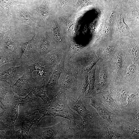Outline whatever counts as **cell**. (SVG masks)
<instances>
[{"mask_svg":"<svg viewBox=\"0 0 139 139\" xmlns=\"http://www.w3.org/2000/svg\"><path fill=\"white\" fill-rule=\"evenodd\" d=\"M67 99L70 108L82 118L84 129L81 139H105L99 121L100 116L95 109L77 99L68 97Z\"/></svg>","mask_w":139,"mask_h":139,"instance_id":"6da1fadb","label":"cell"},{"mask_svg":"<svg viewBox=\"0 0 139 139\" xmlns=\"http://www.w3.org/2000/svg\"><path fill=\"white\" fill-rule=\"evenodd\" d=\"M36 110L38 111L43 115L36 124L35 127L44 117L52 116L55 117H63L69 120L70 123L73 121L77 124L81 133L83 131L84 125L82 117L72 110L68 105L66 96L64 94L60 93L57 94L51 100L48 105Z\"/></svg>","mask_w":139,"mask_h":139,"instance_id":"7a4b0ae2","label":"cell"},{"mask_svg":"<svg viewBox=\"0 0 139 139\" xmlns=\"http://www.w3.org/2000/svg\"><path fill=\"white\" fill-rule=\"evenodd\" d=\"M117 7L118 5L114 6L111 9H106L104 11L95 48L113 40L116 18V10Z\"/></svg>","mask_w":139,"mask_h":139,"instance_id":"3957f363","label":"cell"},{"mask_svg":"<svg viewBox=\"0 0 139 139\" xmlns=\"http://www.w3.org/2000/svg\"><path fill=\"white\" fill-rule=\"evenodd\" d=\"M69 123L65 120L47 128L33 127L32 132L42 139H70L73 129L70 127Z\"/></svg>","mask_w":139,"mask_h":139,"instance_id":"277c9868","label":"cell"},{"mask_svg":"<svg viewBox=\"0 0 139 139\" xmlns=\"http://www.w3.org/2000/svg\"><path fill=\"white\" fill-rule=\"evenodd\" d=\"M128 56L119 48L111 59L107 62L112 81L122 80L123 74L126 68L129 59Z\"/></svg>","mask_w":139,"mask_h":139,"instance_id":"5b68a950","label":"cell"},{"mask_svg":"<svg viewBox=\"0 0 139 139\" xmlns=\"http://www.w3.org/2000/svg\"><path fill=\"white\" fill-rule=\"evenodd\" d=\"M112 81L107 62L99 59L96 64L95 71L94 88L95 91L97 92L109 91Z\"/></svg>","mask_w":139,"mask_h":139,"instance_id":"8992f818","label":"cell"},{"mask_svg":"<svg viewBox=\"0 0 139 139\" xmlns=\"http://www.w3.org/2000/svg\"><path fill=\"white\" fill-rule=\"evenodd\" d=\"M109 91L120 108L126 104L129 95L139 93V89L123 81H112Z\"/></svg>","mask_w":139,"mask_h":139,"instance_id":"52a82bcc","label":"cell"},{"mask_svg":"<svg viewBox=\"0 0 139 139\" xmlns=\"http://www.w3.org/2000/svg\"><path fill=\"white\" fill-rule=\"evenodd\" d=\"M124 20L134 34L139 38V9L138 5H120Z\"/></svg>","mask_w":139,"mask_h":139,"instance_id":"ba28073f","label":"cell"},{"mask_svg":"<svg viewBox=\"0 0 139 139\" xmlns=\"http://www.w3.org/2000/svg\"><path fill=\"white\" fill-rule=\"evenodd\" d=\"M112 127L124 139L139 138V125L131 123L117 115L116 123Z\"/></svg>","mask_w":139,"mask_h":139,"instance_id":"9c48e42d","label":"cell"},{"mask_svg":"<svg viewBox=\"0 0 139 139\" xmlns=\"http://www.w3.org/2000/svg\"><path fill=\"white\" fill-rule=\"evenodd\" d=\"M37 86L36 82L28 69L11 86L13 92L21 96L26 95Z\"/></svg>","mask_w":139,"mask_h":139,"instance_id":"30bf717a","label":"cell"},{"mask_svg":"<svg viewBox=\"0 0 139 139\" xmlns=\"http://www.w3.org/2000/svg\"><path fill=\"white\" fill-rule=\"evenodd\" d=\"M119 48L135 64L139 65V38L123 37L119 39Z\"/></svg>","mask_w":139,"mask_h":139,"instance_id":"8fae6325","label":"cell"},{"mask_svg":"<svg viewBox=\"0 0 139 139\" xmlns=\"http://www.w3.org/2000/svg\"><path fill=\"white\" fill-rule=\"evenodd\" d=\"M127 104L122 106L118 116L132 123L134 118L139 112V93L132 94L127 97Z\"/></svg>","mask_w":139,"mask_h":139,"instance_id":"7c38bea8","label":"cell"},{"mask_svg":"<svg viewBox=\"0 0 139 139\" xmlns=\"http://www.w3.org/2000/svg\"><path fill=\"white\" fill-rule=\"evenodd\" d=\"M116 14L113 40H117L123 37L137 38L133 33L125 21L124 14L118 6L116 10Z\"/></svg>","mask_w":139,"mask_h":139,"instance_id":"4fadbf2b","label":"cell"},{"mask_svg":"<svg viewBox=\"0 0 139 139\" xmlns=\"http://www.w3.org/2000/svg\"><path fill=\"white\" fill-rule=\"evenodd\" d=\"M28 69L24 64L19 66H13L8 68H0V81L12 86Z\"/></svg>","mask_w":139,"mask_h":139,"instance_id":"5bb4252c","label":"cell"},{"mask_svg":"<svg viewBox=\"0 0 139 139\" xmlns=\"http://www.w3.org/2000/svg\"><path fill=\"white\" fill-rule=\"evenodd\" d=\"M119 39L95 48V52L99 59L108 62L112 58L119 47Z\"/></svg>","mask_w":139,"mask_h":139,"instance_id":"9a60e30c","label":"cell"},{"mask_svg":"<svg viewBox=\"0 0 139 139\" xmlns=\"http://www.w3.org/2000/svg\"><path fill=\"white\" fill-rule=\"evenodd\" d=\"M121 81L139 89V66L134 64L130 58Z\"/></svg>","mask_w":139,"mask_h":139,"instance_id":"2e32d148","label":"cell"},{"mask_svg":"<svg viewBox=\"0 0 139 139\" xmlns=\"http://www.w3.org/2000/svg\"><path fill=\"white\" fill-rule=\"evenodd\" d=\"M83 102L88 103L93 107L101 117L103 119L108 122L111 126L115 125L117 115L108 110L102 103L94 98L88 99Z\"/></svg>","mask_w":139,"mask_h":139,"instance_id":"e0dca14e","label":"cell"},{"mask_svg":"<svg viewBox=\"0 0 139 139\" xmlns=\"http://www.w3.org/2000/svg\"><path fill=\"white\" fill-rule=\"evenodd\" d=\"M22 43L19 42L14 38L4 34L0 42V48L9 53L16 58H19L21 54V46Z\"/></svg>","mask_w":139,"mask_h":139,"instance_id":"ac0fdd59","label":"cell"},{"mask_svg":"<svg viewBox=\"0 0 139 139\" xmlns=\"http://www.w3.org/2000/svg\"><path fill=\"white\" fill-rule=\"evenodd\" d=\"M14 97L18 101L19 104L28 107L32 106L34 110L36 109L48 105L49 104L45 103L37 95L30 92L24 97H21L16 95Z\"/></svg>","mask_w":139,"mask_h":139,"instance_id":"d6986e66","label":"cell"},{"mask_svg":"<svg viewBox=\"0 0 139 139\" xmlns=\"http://www.w3.org/2000/svg\"><path fill=\"white\" fill-rule=\"evenodd\" d=\"M94 98L104 105L109 107L117 115H119L121 109L116 101L112 97L109 91L97 92Z\"/></svg>","mask_w":139,"mask_h":139,"instance_id":"ffe728a7","label":"cell"},{"mask_svg":"<svg viewBox=\"0 0 139 139\" xmlns=\"http://www.w3.org/2000/svg\"><path fill=\"white\" fill-rule=\"evenodd\" d=\"M106 121L100 116L99 124L106 139H124L122 135L114 130L111 125L107 124Z\"/></svg>","mask_w":139,"mask_h":139,"instance_id":"44dd1931","label":"cell"},{"mask_svg":"<svg viewBox=\"0 0 139 139\" xmlns=\"http://www.w3.org/2000/svg\"><path fill=\"white\" fill-rule=\"evenodd\" d=\"M14 93L11 86L4 82L0 81V99L7 97L12 98Z\"/></svg>","mask_w":139,"mask_h":139,"instance_id":"7402d4cb","label":"cell"},{"mask_svg":"<svg viewBox=\"0 0 139 139\" xmlns=\"http://www.w3.org/2000/svg\"><path fill=\"white\" fill-rule=\"evenodd\" d=\"M17 58L0 48V67L8 64H12L15 66Z\"/></svg>","mask_w":139,"mask_h":139,"instance_id":"603a6c76","label":"cell"},{"mask_svg":"<svg viewBox=\"0 0 139 139\" xmlns=\"http://www.w3.org/2000/svg\"><path fill=\"white\" fill-rule=\"evenodd\" d=\"M36 112L35 111L32 114L28 116L22 123V128L21 129L25 131L28 135L29 131L32 126L36 121L37 122L39 119L38 118L35 119V114Z\"/></svg>","mask_w":139,"mask_h":139,"instance_id":"cb8c5ba5","label":"cell"},{"mask_svg":"<svg viewBox=\"0 0 139 139\" xmlns=\"http://www.w3.org/2000/svg\"><path fill=\"white\" fill-rule=\"evenodd\" d=\"M9 24L6 16L3 12L0 11V42L6 32L8 29Z\"/></svg>","mask_w":139,"mask_h":139,"instance_id":"d4e9b609","label":"cell"},{"mask_svg":"<svg viewBox=\"0 0 139 139\" xmlns=\"http://www.w3.org/2000/svg\"><path fill=\"white\" fill-rule=\"evenodd\" d=\"M45 85L36 86L31 92L39 97L45 103L49 104L50 101L46 95L44 88Z\"/></svg>","mask_w":139,"mask_h":139,"instance_id":"484cf974","label":"cell"},{"mask_svg":"<svg viewBox=\"0 0 139 139\" xmlns=\"http://www.w3.org/2000/svg\"><path fill=\"white\" fill-rule=\"evenodd\" d=\"M50 42L46 38H44L42 40L39 50V53L41 55H45L49 50L50 47Z\"/></svg>","mask_w":139,"mask_h":139,"instance_id":"4316f807","label":"cell"},{"mask_svg":"<svg viewBox=\"0 0 139 139\" xmlns=\"http://www.w3.org/2000/svg\"><path fill=\"white\" fill-rule=\"evenodd\" d=\"M25 3L14 0H0V7L3 8H7L9 10L14 5L19 4H25Z\"/></svg>","mask_w":139,"mask_h":139,"instance_id":"83f0119b","label":"cell"},{"mask_svg":"<svg viewBox=\"0 0 139 139\" xmlns=\"http://www.w3.org/2000/svg\"><path fill=\"white\" fill-rule=\"evenodd\" d=\"M93 3L90 0H78L76 4L78 10H80L84 8L93 6Z\"/></svg>","mask_w":139,"mask_h":139,"instance_id":"f1b7e54d","label":"cell"},{"mask_svg":"<svg viewBox=\"0 0 139 139\" xmlns=\"http://www.w3.org/2000/svg\"><path fill=\"white\" fill-rule=\"evenodd\" d=\"M19 104H16L13 107L12 106L11 111L10 115V118L14 124L15 120L17 118L18 114L19 106Z\"/></svg>","mask_w":139,"mask_h":139,"instance_id":"f546056e","label":"cell"},{"mask_svg":"<svg viewBox=\"0 0 139 139\" xmlns=\"http://www.w3.org/2000/svg\"><path fill=\"white\" fill-rule=\"evenodd\" d=\"M15 135L18 138L27 139L28 135L25 131L22 129H19L15 132Z\"/></svg>","mask_w":139,"mask_h":139,"instance_id":"4dcf8cb0","label":"cell"},{"mask_svg":"<svg viewBox=\"0 0 139 139\" xmlns=\"http://www.w3.org/2000/svg\"><path fill=\"white\" fill-rule=\"evenodd\" d=\"M19 15L22 21L24 22H27L29 21L30 18L28 15L22 12H19Z\"/></svg>","mask_w":139,"mask_h":139,"instance_id":"1f68e13d","label":"cell"},{"mask_svg":"<svg viewBox=\"0 0 139 139\" xmlns=\"http://www.w3.org/2000/svg\"><path fill=\"white\" fill-rule=\"evenodd\" d=\"M65 25L66 28L69 31H71L73 27V23L70 21H66L65 23Z\"/></svg>","mask_w":139,"mask_h":139,"instance_id":"d6a6232c","label":"cell"},{"mask_svg":"<svg viewBox=\"0 0 139 139\" xmlns=\"http://www.w3.org/2000/svg\"><path fill=\"white\" fill-rule=\"evenodd\" d=\"M69 0H60L61 5L62 6H64L67 5Z\"/></svg>","mask_w":139,"mask_h":139,"instance_id":"836d02e7","label":"cell"}]
</instances>
